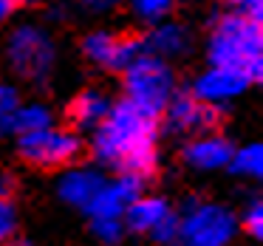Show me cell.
I'll return each instance as SVG.
<instances>
[{
	"instance_id": "obj_1",
	"label": "cell",
	"mask_w": 263,
	"mask_h": 246,
	"mask_svg": "<svg viewBox=\"0 0 263 246\" xmlns=\"http://www.w3.org/2000/svg\"><path fill=\"white\" fill-rule=\"evenodd\" d=\"M156 133H159V119L142 113L125 99L110 108L108 119L99 125L93 150L122 176L144 181L156 173Z\"/></svg>"
},
{
	"instance_id": "obj_2",
	"label": "cell",
	"mask_w": 263,
	"mask_h": 246,
	"mask_svg": "<svg viewBox=\"0 0 263 246\" xmlns=\"http://www.w3.org/2000/svg\"><path fill=\"white\" fill-rule=\"evenodd\" d=\"M260 23L240 14H227L218 20L215 31H212V43H210V60L215 68L232 71L240 74L246 82H257L260 80Z\"/></svg>"
},
{
	"instance_id": "obj_3",
	"label": "cell",
	"mask_w": 263,
	"mask_h": 246,
	"mask_svg": "<svg viewBox=\"0 0 263 246\" xmlns=\"http://www.w3.org/2000/svg\"><path fill=\"white\" fill-rule=\"evenodd\" d=\"M125 88L127 102L142 113L159 119L170 105L173 93V74L159 57H139L125 68Z\"/></svg>"
},
{
	"instance_id": "obj_4",
	"label": "cell",
	"mask_w": 263,
	"mask_h": 246,
	"mask_svg": "<svg viewBox=\"0 0 263 246\" xmlns=\"http://www.w3.org/2000/svg\"><path fill=\"white\" fill-rule=\"evenodd\" d=\"M82 142L68 130H40L31 136H20V159L40 170L65 167L74 159H80Z\"/></svg>"
},
{
	"instance_id": "obj_5",
	"label": "cell",
	"mask_w": 263,
	"mask_h": 246,
	"mask_svg": "<svg viewBox=\"0 0 263 246\" xmlns=\"http://www.w3.org/2000/svg\"><path fill=\"white\" fill-rule=\"evenodd\" d=\"M232 232L235 215L215 204H193L187 218L178 223L184 246H227Z\"/></svg>"
},
{
	"instance_id": "obj_6",
	"label": "cell",
	"mask_w": 263,
	"mask_h": 246,
	"mask_svg": "<svg viewBox=\"0 0 263 246\" xmlns=\"http://www.w3.org/2000/svg\"><path fill=\"white\" fill-rule=\"evenodd\" d=\"M82 51L91 63L102 65L108 71H125L133 60L142 57L144 40L133 31L127 34H108V31H97L82 43Z\"/></svg>"
},
{
	"instance_id": "obj_7",
	"label": "cell",
	"mask_w": 263,
	"mask_h": 246,
	"mask_svg": "<svg viewBox=\"0 0 263 246\" xmlns=\"http://www.w3.org/2000/svg\"><path fill=\"white\" fill-rule=\"evenodd\" d=\"M9 54H12V65L17 68V74H23L26 80L46 77L48 68H51V60H54V48L48 43V37L43 31L31 29V26L14 31Z\"/></svg>"
},
{
	"instance_id": "obj_8",
	"label": "cell",
	"mask_w": 263,
	"mask_h": 246,
	"mask_svg": "<svg viewBox=\"0 0 263 246\" xmlns=\"http://www.w3.org/2000/svg\"><path fill=\"white\" fill-rule=\"evenodd\" d=\"M167 122L178 133H210L218 130L221 113L210 102H201L195 97H176L167 105Z\"/></svg>"
},
{
	"instance_id": "obj_9",
	"label": "cell",
	"mask_w": 263,
	"mask_h": 246,
	"mask_svg": "<svg viewBox=\"0 0 263 246\" xmlns=\"http://www.w3.org/2000/svg\"><path fill=\"white\" fill-rule=\"evenodd\" d=\"M136 198H142V181L133 176H122L114 184H105L99 190L88 212H91V218H122Z\"/></svg>"
},
{
	"instance_id": "obj_10",
	"label": "cell",
	"mask_w": 263,
	"mask_h": 246,
	"mask_svg": "<svg viewBox=\"0 0 263 246\" xmlns=\"http://www.w3.org/2000/svg\"><path fill=\"white\" fill-rule=\"evenodd\" d=\"M232 153H235L232 144L223 136H204L184 147V161L193 167H201V170H212V167L229 164Z\"/></svg>"
},
{
	"instance_id": "obj_11",
	"label": "cell",
	"mask_w": 263,
	"mask_h": 246,
	"mask_svg": "<svg viewBox=\"0 0 263 246\" xmlns=\"http://www.w3.org/2000/svg\"><path fill=\"white\" fill-rule=\"evenodd\" d=\"M108 113H110V102H108V97L99 93V91H82L80 97H74L68 105V122L74 127H80V130H85V127H99L108 119Z\"/></svg>"
},
{
	"instance_id": "obj_12",
	"label": "cell",
	"mask_w": 263,
	"mask_h": 246,
	"mask_svg": "<svg viewBox=\"0 0 263 246\" xmlns=\"http://www.w3.org/2000/svg\"><path fill=\"white\" fill-rule=\"evenodd\" d=\"M249 82L240 74H232V71L223 68H212L210 74H204L198 82H195V99L201 102H218V99H229L235 93H240Z\"/></svg>"
},
{
	"instance_id": "obj_13",
	"label": "cell",
	"mask_w": 263,
	"mask_h": 246,
	"mask_svg": "<svg viewBox=\"0 0 263 246\" xmlns=\"http://www.w3.org/2000/svg\"><path fill=\"white\" fill-rule=\"evenodd\" d=\"M102 187H105L102 176H97V173H91V170H74V173H68V176H63V181H60V195H63V201H68V204L88 210Z\"/></svg>"
},
{
	"instance_id": "obj_14",
	"label": "cell",
	"mask_w": 263,
	"mask_h": 246,
	"mask_svg": "<svg viewBox=\"0 0 263 246\" xmlns=\"http://www.w3.org/2000/svg\"><path fill=\"white\" fill-rule=\"evenodd\" d=\"M167 215H170V206H167L161 198H136L125 210L127 229H133V232H144V235H153L156 226H159Z\"/></svg>"
},
{
	"instance_id": "obj_15",
	"label": "cell",
	"mask_w": 263,
	"mask_h": 246,
	"mask_svg": "<svg viewBox=\"0 0 263 246\" xmlns=\"http://www.w3.org/2000/svg\"><path fill=\"white\" fill-rule=\"evenodd\" d=\"M51 127V113L43 105H29V108H17L9 122V130H17L20 136H31Z\"/></svg>"
},
{
	"instance_id": "obj_16",
	"label": "cell",
	"mask_w": 263,
	"mask_h": 246,
	"mask_svg": "<svg viewBox=\"0 0 263 246\" xmlns=\"http://www.w3.org/2000/svg\"><path fill=\"white\" fill-rule=\"evenodd\" d=\"M229 167H232L235 173H240V176H260L263 173V150H260V144H249V147H243L240 153H232Z\"/></svg>"
},
{
	"instance_id": "obj_17",
	"label": "cell",
	"mask_w": 263,
	"mask_h": 246,
	"mask_svg": "<svg viewBox=\"0 0 263 246\" xmlns=\"http://www.w3.org/2000/svg\"><path fill=\"white\" fill-rule=\"evenodd\" d=\"M150 46L159 48V51H181L184 46H187V34H184L178 26H164V29H159L153 37H150Z\"/></svg>"
},
{
	"instance_id": "obj_18",
	"label": "cell",
	"mask_w": 263,
	"mask_h": 246,
	"mask_svg": "<svg viewBox=\"0 0 263 246\" xmlns=\"http://www.w3.org/2000/svg\"><path fill=\"white\" fill-rule=\"evenodd\" d=\"M91 232L97 235L102 243L116 246L122 240V235H125V223H122V218H93Z\"/></svg>"
},
{
	"instance_id": "obj_19",
	"label": "cell",
	"mask_w": 263,
	"mask_h": 246,
	"mask_svg": "<svg viewBox=\"0 0 263 246\" xmlns=\"http://www.w3.org/2000/svg\"><path fill=\"white\" fill-rule=\"evenodd\" d=\"M133 9L144 20H161L173 9V0H133Z\"/></svg>"
},
{
	"instance_id": "obj_20",
	"label": "cell",
	"mask_w": 263,
	"mask_h": 246,
	"mask_svg": "<svg viewBox=\"0 0 263 246\" xmlns=\"http://www.w3.org/2000/svg\"><path fill=\"white\" fill-rule=\"evenodd\" d=\"M14 110H17V93H14V88L0 85V130H9V122H12Z\"/></svg>"
},
{
	"instance_id": "obj_21",
	"label": "cell",
	"mask_w": 263,
	"mask_h": 246,
	"mask_svg": "<svg viewBox=\"0 0 263 246\" xmlns=\"http://www.w3.org/2000/svg\"><path fill=\"white\" fill-rule=\"evenodd\" d=\"M17 229V212H14L12 201H0V246L6 243Z\"/></svg>"
},
{
	"instance_id": "obj_22",
	"label": "cell",
	"mask_w": 263,
	"mask_h": 246,
	"mask_svg": "<svg viewBox=\"0 0 263 246\" xmlns=\"http://www.w3.org/2000/svg\"><path fill=\"white\" fill-rule=\"evenodd\" d=\"M243 229L252 235V238H263V206L257 204V201L249 206V212L243 215Z\"/></svg>"
},
{
	"instance_id": "obj_23",
	"label": "cell",
	"mask_w": 263,
	"mask_h": 246,
	"mask_svg": "<svg viewBox=\"0 0 263 246\" xmlns=\"http://www.w3.org/2000/svg\"><path fill=\"white\" fill-rule=\"evenodd\" d=\"M227 3L235 9V14L249 17V20H257V23H260V0H227Z\"/></svg>"
},
{
	"instance_id": "obj_24",
	"label": "cell",
	"mask_w": 263,
	"mask_h": 246,
	"mask_svg": "<svg viewBox=\"0 0 263 246\" xmlns=\"http://www.w3.org/2000/svg\"><path fill=\"white\" fill-rule=\"evenodd\" d=\"M12 193H14V178L6 170H0V201H9Z\"/></svg>"
},
{
	"instance_id": "obj_25",
	"label": "cell",
	"mask_w": 263,
	"mask_h": 246,
	"mask_svg": "<svg viewBox=\"0 0 263 246\" xmlns=\"http://www.w3.org/2000/svg\"><path fill=\"white\" fill-rule=\"evenodd\" d=\"M17 3H20V0H0V23H3V20L17 9Z\"/></svg>"
},
{
	"instance_id": "obj_26",
	"label": "cell",
	"mask_w": 263,
	"mask_h": 246,
	"mask_svg": "<svg viewBox=\"0 0 263 246\" xmlns=\"http://www.w3.org/2000/svg\"><path fill=\"white\" fill-rule=\"evenodd\" d=\"M85 6H91V9H105V6H114L116 0H82Z\"/></svg>"
},
{
	"instance_id": "obj_27",
	"label": "cell",
	"mask_w": 263,
	"mask_h": 246,
	"mask_svg": "<svg viewBox=\"0 0 263 246\" xmlns=\"http://www.w3.org/2000/svg\"><path fill=\"white\" fill-rule=\"evenodd\" d=\"M3 246H29V243H3Z\"/></svg>"
}]
</instances>
